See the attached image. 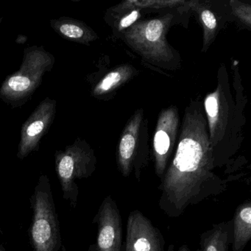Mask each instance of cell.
Returning <instances> with one entry per match:
<instances>
[{
	"mask_svg": "<svg viewBox=\"0 0 251 251\" xmlns=\"http://www.w3.org/2000/svg\"><path fill=\"white\" fill-rule=\"evenodd\" d=\"M210 145L206 117L201 102H193L185 111L176 154L161 179L159 205L167 215H181L189 205L216 193L220 182Z\"/></svg>",
	"mask_w": 251,
	"mask_h": 251,
	"instance_id": "cell-1",
	"label": "cell"
},
{
	"mask_svg": "<svg viewBox=\"0 0 251 251\" xmlns=\"http://www.w3.org/2000/svg\"><path fill=\"white\" fill-rule=\"evenodd\" d=\"M233 100L229 86L228 75L225 70L219 71L218 85L214 92L204 100L210 145L217 167L222 166L239 145L242 126V108Z\"/></svg>",
	"mask_w": 251,
	"mask_h": 251,
	"instance_id": "cell-2",
	"label": "cell"
},
{
	"mask_svg": "<svg viewBox=\"0 0 251 251\" xmlns=\"http://www.w3.org/2000/svg\"><path fill=\"white\" fill-rule=\"evenodd\" d=\"M30 201L33 216L29 239L33 251H61L59 221L48 176H40Z\"/></svg>",
	"mask_w": 251,
	"mask_h": 251,
	"instance_id": "cell-3",
	"label": "cell"
},
{
	"mask_svg": "<svg viewBox=\"0 0 251 251\" xmlns=\"http://www.w3.org/2000/svg\"><path fill=\"white\" fill-rule=\"evenodd\" d=\"M170 20L171 17L139 22L124 32L125 40L145 59L163 64L170 62L175 55L165 39Z\"/></svg>",
	"mask_w": 251,
	"mask_h": 251,
	"instance_id": "cell-4",
	"label": "cell"
},
{
	"mask_svg": "<svg viewBox=\"0 0 251 251\" xmlns=\"http://www.w3.org/2000/svg\"><path fill=\"white\" fill-rule=\"evenodd\" d=\"M95 170V159L91 154L69 152L58 158L56 171L63 198L72 208H75L78 202L79 188L76 181L90 177Z\"/></svg>",
	"mask_w": 251,
	"mask_h": 251,
	"instance_id": "cell-5",
	"label": "cell"
},
{
	"mask_svg": "<svg viewBox=\"0 0 251 251\" xmlns=\"http://www.w3.org/2000/svg\"><path fill=\"white\" fill-rule=\"evenodd\" d=\"M98 224L96 244L90 251H120L123 246V223L120 210L112 197L103 200L93 220Z\"/></svg>",
	"mask_w": 251,
	"mask_h": 251,
	"instance_id": "cell-6",
	"label": "cell"
},
{
	"mask_svg": "<svg viewBox=\"0 0 251 251\" xmlns=\"http://www.w3.org/2000/svg\"><path fill=\"white\" fill-rule=\"evenodd\" d=\"M179 126L177 108L171 106L160 114L153 139L155 173L162 179L174 150Z\"/></svg>",
	"mask_w": 251,
	"mask_h": 251,
	"instance_id": "cell-7",
	"label": "cell"
},
{
	"mask_svg": "<svg viewBox=\"0 0 251 251\" xmlns=\"http://www.w3.org/2000/svg\"><path fill=\"white\" fill-rule=\"evenodd\" d=\"M126 239L125 251H164L161 232L138 210L129 214Z\"/></svg>",
	"mask_w": 251,
	"mask_h": 251,
	"instance_id": "cell-8",
	"label": "cell"
},
{
	"mask_svg": "<svg viewBox=\"0 0 251 251\" xmlns=\"http://www.w3.org/2000/svg\"><path fill=\"white\" fill-rule=\"evenodd\" d=\"M142 111L135 113L127 123L118 147L117 164L119 170L125 177L130 176L135 165L139 146V130L142 125Z\"/></svg>",
	"mask_w": 251,
	"mask_h": 251,
	"instance_id": "cell-9",
	"label": "cell"
},
{
	"mask_svg": "<svg viewBox=\"0 0 251 251\" xmlns=\"http://www.w3.org/2000/svg\"><path fill=\"white\" fill-rule=\"evenodd\" d=\"M251 239V201L241 204L232 220V250L244 251Z\"/></svg>",
	"mask_w": 251,
	"mask_h": 251,
	"instance_id": "cell-10",
	"label": "cell"
},
{
	"mask_svg": "<svg viewBox=\"0 0 251 251\" xmlns=\"http://www.w3.org/2000/svg\"><path fill=\"white\" fill-rule=\"evenodd\" d=\"M232 242V221L214 225L202 233L201 251H228Z\"/></svg>",
	"mask_w": 251,
	"mask_h": 251,
	"instance_id": "cell-11",
	"label": "cell"
},
{
	"mask_svg": "<svg viewBox=\"0 0 251 251\" xmlns=\"http://www.w3.org/2000/svg\"><path fill=\"white\" fill-rule=\"evenodd\" d=\"M133 73V68L130 66H123L116 69L105 76L97 87L99 94H105L111 92L127 81Z\"/></svg>",
	"mask_w": 251,
	"mask_h": 251,
	"instance_id": "cell-12",
	"label": "cell"
},
{
	"mask_svg": "<svg viewBox=\"0 0 251 251\" xmlns=\"http://www.w3.org/2000/svg\"><path fill=\"white\" fill-rule=\"evenodd\" d=\"M201 19L204 27V42L205 47H206L207 44L209 42L210 39L214 36L215 30H217V19L214 13L208 9H204L201 12Z\"/></svg>",
	"mask_w": 251,
	"mask_h": 251,
	"instance_id": "cell-13",
	"label": "cell"
},
{
	"mask_svg": "<svg viewBox=\"0 0 251 251\" xmlns=\"http://www.w3.org/2000/svg\"><path fill=\"white\" fill-rule=\"evenodd\" d=\"M233 3V10L236 15L247 25L251 26V7L237 2H231Z\"/></svg>",
	"mask_w": 251,
	"mask_h": 251,
	"instance_id": "cell-14",
	"label": "cell"
},
{
	"mask_svg": "<svg viewBox=\"0 0 251 251\" xmlns=\"http://www.w3.org/2000/svg\"><path fill=\"white\" fill-rule=\"evenodd\" d=\"M8 86L17 92H23L28 89L30 86V79L23 76H15L11 77L8 81Z\"/></svg>",
	"mask_w": 251,
	"mask_h": 251,
	"instance_id": "cell-15",
	"label": "cell"
},
{
	"mask_svg": "<svg viewBox=\"0 0 251 251\" xmlns=\"http://www.w3.org/2000/svg\"><path fill=\"white\" fill-rule=\"evenodd\" d=\"M140 16V11L139 10L132 11L128 15H126L120 20L118 25L119 30H124L126 29L130 28L139 20Z\"/></svg>",
	"mask_w": 251,
	"mask_h": 251,
	"instance_id": "cell-16",
	"label": "cell"
},
{
	"mask_svg": "<svg viewBox=\"0 0 251 251\" xmlns=\"http://www.w3.org/2000/svg\"><path fill=\"white\" fill-rule=\"evenodd\" d=\"M60 30L64 36L72 38V39H79L84 34L83 29L80 28L78 26L75 25H63L60 27Z\"/></svg>",
	"mask_w": 251,
	"mask_h": 251,
	"instance_id": "cell-17",
	"label": "cell"
},
{
	"mask_svg": "<svg viewBox=\"0 0 251 251\" xmlns=\"http://www.w3.org/2000/svg\"><path fill=\"white\" fill-rule=\"evenodd\" d=\"M44 128V123L40 120L32 123L31 126H29L27 130V133L30 137L36 136L42 131Z\"/></svg>",
	"mask_w": 251,
	"mask_h": 251,
	"instance_id": "cell-18",
	"label": "cell"
},
{
	"mask_svg": "<svg viewBox=\"0 0 251 251\" xmlns=\"http://www.w3.org/2000/svg\"><path fill=\"white\" fill-rule=\"evenodd\" d=\"M168 251H191L188 248L187 246L186 245H183V246L180 247V248L177 250V251H175L174 246L173 245H171L170 247V248L168 249Z\"/></svg>",
	"mask_w": 251,
	"mask_h": 251,
	"instance_id": "cell-19",
	"label": "cell"
},
{
	"mask_svg": "<svg viewBox=\"0 0 251 251\" xmlns=\"http://www.w3.org/2000/svg\"><path fill=\"white\" fill-rule=\"evenodd\" d=\"M0 251H8V250L5 249L1 244H0Z\"/></svg>",
	"mask_w": 251,
	"mask_h": 251,
	"instance_id": "cell-20",
	"label": "cell"
},
{
	"mask_svg": "<svg viewBox=\"0 0 251 251\" xmlns=\"http://www.w3.org/2000/svg\"><path fill=\"white\" fill-rule=\"evenodd\" d=\"M3 233V230L2 229V226H1V223H0V234Z\"/></svg>",
	"mask_w": 251,
	"mask_h": 251,
	"instance_id": "cell-21",
	"label": "cell"
},
{
	"mask_svg": "<svg viewBox=\"0 0 251 251\" xmlns=\"http://www.w3.org/2000/svg\"><path fill=\"white\" fill-rule=\"evenodd\" d=\"M122 251V250H121V251Z\"/></svg>",
	"mask_w": 251,
	"mask_h": 251,
	"instance_id": "cell-22",
	"label": "cell"
}]
</instances>
